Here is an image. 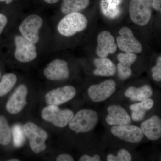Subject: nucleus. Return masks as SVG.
Wrapping results in <instances>:
<instances>
[{
    "instance_id": "f257e3e1",
    "label": "nucleus",
    "mask_w": 161,
    "mask_h": 161,
    "mask_svg": "<svg viewBox=\"0 0 161 161\" xmlns=\"http://www.w3.org/2000/svg\"><path fill=\"white\" fill-rule=\"evenodd\" d=\"M99 121L98 113L93 110L82 109L74 115L69 123L70 129L77 133L91 132Z\"/></svg>"
},
{
    "instance_id": "f03ea898",
    "label": "nucleus",
    "mask_w": 161,
    "mask_h": 161,
    "mask_svg": "<svg viewBox=\"0 0 161 161\" xmlns=\"http://www.w3.org/2000/svg\"><path fill=\"white\" fill-rule=\"evenodd\" d=\"M88 25V21L84 15L79 12L66 14L58 23V30L64 36L69 37L78 32L84 30Z\"/></svg>"
},
{
    "instance_id": "7ed1b4c3",
    "label": "nucleus",
    "mask_w": 161,
    "mask_h": 161,
    "mask_svg": "<svg viewBox=\"0 0 161 161\" xmlns=\"http://www.w3.org/2000/svg\"><path fill=\"white\" fill-rule=\"evenodd\" d=\"M152 0H131L129 13L132 22L141 26H145L152 16Z\"/></svg>"
},
{
    "instance_id": "20e7f679",
    "label": "nucleus",
    "mask_w": 161,
    "mask_h": 161,
    "mask_svg": "<svg viewBox=\"0 0 161 161\" xmlns=\"http://www.w3.org/2000/svg\"><path fill=\"white\" fill-rule=\"evenodd\" d=\"M25 136L29 141L31 150L36 153L42 152L46 149L45 141L48 137L47 133L33 123H27L23 127Z\"/></svg>"
},
{
    "instance_id": "39448f33",
    "label": "nucleus",
    "mask_w": 161,
    "mask_h": 161,
    "mask_svg": "<svg viewBox=\"0 0 161 161\" xmlns=\"http://www.w3.org/2000/svg\"><path fill=\"white\" fill-rule=\"evenodd\" d=\"M74 115V112L71 110H61L55 105L45 107L41 113V116L44 120L59 128L66 126Z\"/></svg>"
},
{
    "instance_id": "423d86ee",
    "label": "nucleus",
    "mask_w": 161,
    "mask_h": 161,
    "mask_svg": "<svg viewBox=\"0 0 161 161\" xmlns=\"http://www.w3.org/2000/svg\"><path fill=\"white\" fill-rule=\"evenodd\" d=\"M16 59L22 63H27L34 60L37 57L36 47L35 43L22 36L17 35L14 37Z\"/></svg>"
},
{
    "instance_id": "0eeeda50",
    "label": "nucleus",
    "mask_w": 161,
    "mask_h": 161,
    "mask_svg": "<svg viewBox=\"0 0 161 161\" xmlns=\"http://www.w3.org/2000/svg\"><path fill=\"white\" fill-rule=\"evenodd\" d=\"M43 24L40 16L31 14L25 18L19 27L21 36L32 43H37L40 40L39 31Z\"/></svg>"
},
{
    "instance_id": "6e6552de",
    "label": "nucleus",
    "mask_w": 161,
    "mask_h": 161,
    "mask_svg": "<svg viewBox=\"0 0 161 161\" xmlns=\"http://www.w3.org/2000/svg\"><path fill=\"white\" fill-rule=\"evenodd\" d=\"M116 83L112 79H108L100 83L92 85L88 89L87 93L91 100L95 103L106 100L115 92Z\"/></svg>"
},
{
    "instance_id": "1a4fd4ad",
    "label": "nucleus",
    "mask_w": 161,
    "mask_h": 161,
    "mask_svg": "<svg viewBox=\"0 0 161 161\" xmlns=\"http://www.w3.org/2000/svg\"><path fill=\"white\" fill-rule=\"evenodd\" d=\"M119 36L117 38L119 48L125 52L139 53L142 50L140 42L133 35L131 29L128 27H122L119 31Z\"/></svg>"
},
{
    "instance_id": "9d476101",
    "label": "nucleus",
    "mask_w": 161,
    "mask_h": 161,
    "mask_svg": "<svg viewBox=\"0 0 161 161\" xmlns=\"http://www.w3.org/2000/svg\"><path fill=\"white\" fill-rule=\"evenodd\" d=\"M111 132L117 138L131 143H138L144 137V134L139 127L130 125L113 126Z\"/></svg>"
},
{
    "instance_id": "9b49d317",
    "label": "nucleus",
    "mask_w": 161,
    "mask_h": 161,
    "mask_svg": "<svg viewBox=\"0 0 161 161\" xmlns=\"http://www.w3.org/2000/svg\"><path fill=\"white\" fill-rule=\"evenodd\" d=\"M76 94L74 86H66L50 91L45 95V100L49 105L58 106L71 100Z\"/></svg>"
},
{
    "instance_id": "f8f14e48",
    "label": "nucleus",
    "mask_w": 161,
    "mask_h": 161,
    "mask_svg": "<svg viewBox=\"0 0 161 161\" xmlns=\"http://www.w3.org/2000/svg\"><path fill=\"white\" fill-rule=\"evenodd\" d=\"M47 79L52 80H63L69 77L67 62L60 59H55L47 64L43 71Z\"/></svg>"
},
{
    "instance_id": "ddd939ff",
    "label": "nucleus",
    "mask_w": 161,
    "mask_h": 161,
    "mask_svg": "<svg viewBox=\"0 0 161 161\" xmlns=\"http://www.w3.org/2000/svg\"><path fill=\"white\" fill-rule=\"evenodd\" d=\"M97 42L96 53L100 58H106L110 54L114 53L117 50L115 39L110 32L106 31L101 32L98 35Z\"/></svg>"
},
{
    "instance_id": "4468645a",
    "label": "nucleus",
    "mask_w": 161,
    "mask_h": 161,
    "mask_svg": "<svg viewBox=\"0 0 161 161\" xmlns=\"http://www.w3.org/2000/svg\"><path fill=\"white\" fill-rule=\"evenodd\" d=\"M106 121L110 125L123 126L130 125L131 118L128 112L119 105H112L108 108Z\"/></svg>"
},
{
    "instance_id": "2eb2a0df",
    "label": "nucleus",
    "mask_w": 161,
    "mask_h": 161,
    "mask_svg": "<svg viewBox=\"0 0 161 161\" xmlns=\"http://www.w3.org/2000/svg\"><path fill=\"white\" fill-rule=\"evenodd\" d=\"M27 89L24 85H21L13 93L6 104L7 111L12 114H17L26 104Z\"/></svg>"
},
{
    "instance_id": "dca6fc26",
    "label": "nucleus",
    "mask_w": 161,
    "mask_h": 161,
    "mask_svg": "<svg viewBox=\"0 0 161 161\" xmlns=\"http://www.w3.org/2000/svg\"><path fill=\"white\" fill-rule=\"evenodd\" d=\"M140 128L150 140L157 141L161 138V119L158 115H153L142 123Z\"/></svg>"
},
{
    "instance_id": "f3484780",
    "label": "nucleus",
    "mask_w": 161,
    "mask_h": 161,
    "mask_svg": "<svg viewBox=\"0 0 161 161\" xmlns=\"http://www.w3.org/2000/svg\"><path fill=\"white\" fill-rule=\"evenodd\" d=\"M95 69L94 74L101 77H111L114 76L116 71L115 64L106 58H96L94 61Z\"/></svg>"
},
{
    "instance_id": "a211bd4d",
    "label": "nucleus",
    "mask_w": 161,
    "mask_h": 161,
    "mask_svg": "<svg viewBox=\"0 0 161 161\" xmlns=\"http://www.w3.org/2000/svg\"><path fill=\"white\" fill-rule=\"evenodd\" d=\"M153 94L152 87L149 85H145L140 87H130L125 93L127 98L132 101H142L150 98Z\"/></svg>"
},
{
    "instance_id": "6ab92c4d",
    "label": "nucleus",
    "mask_w": 161,
    "mask_h": 161,
    "mask_svg": "<svg viewBox=\"0 0 161 161\" xmlns=\"http://www.w3.org/2000/svg\"><path fill=\"white\" fill-rule=\"evenodd\" d=\"M122 0H101L100 8L103 14L108 19L118 18L121 14L120 5Z\"/></svg>"
},
{
    "instance_id": "aec40b11",
    "label": "nucleus",
    "mask_w": 161,
    "mask_h": 161,
    "mask_svg": "<svg viewBox=\"0 0 161 161\" xmlns=\"http://www.w3.org/2000/svg\"><path fill=\"white\" fill-rule=\"evenodd\" d=\"M90 4V0H63L61 11L64 14L78 12L86 8Z\"/></svg>"
},
{
    "instance_id": "412c9836",
    "label": "nucleus",
    "mask_w": 161,
    "mask_h": 161,
    "mask_svg": "<svg viewBox=\"0 0 161 161\" xmlns=\"http://www.w3.org/2000/svg\"><path fill=\"white\" fill-rule=\"evenodd\" d=\"M16 76L13 73L6 74L3 76L0 82V97L9 93L16 83Z\"/></svg>"
},
{
    "instance_id": "4be33fe9",
    "label": "nucleus",
    "mask_w": 161,
    "mask_h": 161,
    "mask_svg": "<svg viewBox=\"0 0 161 161\" xmlns=\"http://www.w3.org/2000/svg\"><path fill=\"white\" fill-rule=\"evenodd\" d=\"M11 130L6 119L0 116V144L7 145L11 139Z\"/></svg>"
},
{
    "instance_id": "5701e85b",
    "label": "nucleus",
    "mask_w": 161,
    "mask_h": 161,
    "mask_svg": "<svg viewBox=\"0 0 161 161\" xmlns=\"http://www.w3.org/2000/svg\"><path fill=\"white\" fill-rule=\"evenodd\" d=\"M11 133L14 146L18 148L23 146L25 141V135L23 127L19 124L15 125L12 128Z\"/></svg>"
},
{
    "instance_id": "b1692460",
    "label": "nucleus",
    "mask_w": 161,
    "mask_h": 161,
    "mask_svg": "<svg viewBox=\"0 0 161 161\" xmlns=\"http://www.w3.org/2000/svg\"><path fill=\"white\" fill-rule=\"evenodd\" d=\"M153 104L154 102L152 99L147 98L141 101V102L131 105L130 109L132 112L136 111H144L146 112L152 108Z\"/></svg>"
},
{
    "instance_id": "393cba45",
    "label": "nucleus",
    "mask_w": 161,
    "mask_h": 161,
    "mask_svg": "<svg viewBox=\"0 0 161 161\" xmlns=\"http://www.w3.org/2000/svg\"><path fill=\"white\" fill-rule=\"evenodd\" d=\"M132 157L131 153L125 149H121L119 151L117 155L110 154L107 157L108 161H130Z\"/></svg>"
},
{
    "instance_id": "a878e982",
    "label": "nucleus",
    "mask_w": 161,
    "mask_h": 161,
    "mask_svg": "<svg viewBox=\"0 0 161 161\" xmlns=\"http://www.w3.org/2000/svg\"><path fill=\"white\" fill-rule=\"evenodd\" d=\"M137 57L134 53L125 52L121 53L117 56V59L119 63L127 66H131L137 59Z\"/></svg>"
},
{
    "instance_id": "bb28decb",
    "label": "nucleus",
    "mask_w": 161,
    "mask_h": 161,
    "mask_svg": "<svg viewBox=\"0 0 161 161\" xmlns=\"http://www.w3.org/2000/svg\"><path fill=\"white\" fill-rule=\"evenodd\" d=\"M117 69L119 77L121 80H126L132 76V71L131 66L124 65L119 62L117 64Z\"/></svg>"
},
{
    "instance_id": "cd10ccee",
    "label": "nucleus",
    "mask_w": 161,
    "mask_h": 161,
    "mask_svg": "<svg viewBox=\"0 0 161 161\" xmlns=\"http://www.w3.org/2000/svg\"><path fill=\"white\" fill-rule=\"evenodd\" d=\"M152 77L154 80L160 81L161 80V57H159L157 60L156 65L152 69Z\"/></svg>"
},
{
    "instance_id": "c85d7f7f",
    "label": "nucleus",
    "mask_w": 161,
    "mask_h": 161,
    "mask_svg": "<svg viewBox=\"0 0 161 161\" xmlns=\"http://www.w3.org/2000/svg\"><path fill=\"white\" fill-rule=\"evenodd\" d=\"M146 112L144 111H133L131 114V118L134 121H140L145 118Z\"/></svg>"
},
{
    "instance_id": "c756f323",
    "label": "nucleus",
    "mask_w": 161,
    "mask_h": 161,
    "mask_svg": "<svg viewBox=\"0 0 161 161\" xmlns=\"http://www.w3.org/2000/svg\"><path fill=\"white\" fill-rule=\"evenodd\" d=\"M80 161H100L101 158L100 156L98 154H95L93 157L88 155H82L79 159Z\"/></svg>"
},
{
    "instance_id": "7c9ffc66",
    "label": "nucleus",
    "mask_w": 161,
    "mask_h": 161,
    "mask_svg": "<svg viewBox=\"0 0 161 161\" xmlns=\"http://www.w3.org/2000/svg\"><path fill=\"white\" fill-rule=\"evenodd\" d=\"M7 23V17L5 15L0 13V35L2 34Z\"/></svg>"
},
{
    "instance_id": "2f4dec72",
    "label": "nucleus",
    "mask_w": 161,
    "mask_h": 161,
    "mask_svg": "<svg viewBox=\"0 0 161 161\" xmlns=\"http://www.w3.org/2000/svg\"><path fill=\"white\" fill-rule=\"evenodd\" d=\"M57 161H73L74 158L72 156L68 154H62L58 156L56 159Z\"/></svg>"
},
{
    "instance_id": "473e14b6",
    "label": "nucleus",
    "mask_w": 161,
    "mask_h": 161,
    "mask_svg": "<svg viewBox=\"0 0 161 161\" xmlns=\"http://www.w3.org/2000/svg\"><path fill=\"white\" fill-rule=\"evenodd\" d=\"M153 8L157 11H161V0H152Z\"/></svg>"
},
{
    "instance_id": "72a5a7b5",
    "label": "nucleus",
    "mask_w": 161,
    "mask_h": 161,
    "mask_svg": "<svg viewBox=\"0 0 161 161\" xmlns=\"http://www.w3.org/2000/svg\"><path fill=\"white\" fill-rule=\"evenodd\" d=\"M46 3H49V4H53L58 2L59 0H44Z\"/></svg>"
},
{
    "instance_id": "f704fd0d",
    "label": "nucleus",
    "mask_w": 161,
    "mask_h": 161,
    "mask_svg": "<svg viewBox=\"0 0 161 161\" xmlns=\"http://www.w3.org/2000/svg\"><path fill=\"white\" fill-rule=\"evenodd\" d=\"M13 0H0V2H6V4H9L11 3Z\"/></svg>"
},
{
    "instance_id": "c9c22d12",
    "label": "nucleus",
    "mask_w": 161,
    "mask_h": 161,
    "mask_svg": "<svg viewBox=\"0 0 161 161\" xmlns=\"http://www.w3.org/2000/svg\"><path fill=\"white\" fill-rule=\"evenodd\" d=\"M9 161H19V160L16 159H14L9 160Z\"/></svg>"
},
{
    "instance_id": "e433bc0d",
    "label": "nucleus",
    "mask_w": 161,
    "mask_h": 161,
    "mask_svg": "<svg viewBox=\"0 0 161 161\" xmlns=\"http://www.w3.org/2000/svg\"><path fill=\"white\" fill-rule=\"evenodd\" d=\"M0 76H1V73H0Z\"/></svg>"
}]
</instances>
